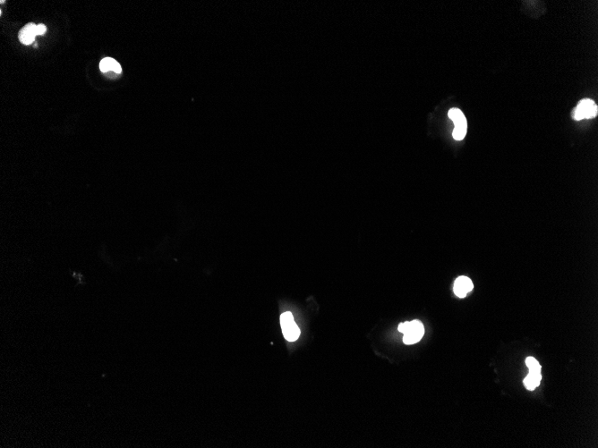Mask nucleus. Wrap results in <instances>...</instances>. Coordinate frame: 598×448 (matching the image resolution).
Listing matches in <instances>:
<instances>
[{
	"mask_svg": "<svg viewBox=\"0 0 598 448\" xmlns=\"http://www.w3.org/2000/svg\"><path fill=\"white\" fill-rule=\"evenodd\" d=\"M399 331L402 333L403 342L406 344H414L418 343L424 334V328L419 321H407L399 325Z\"/></svg>",
	"mask_w": 598,
	"mask_h": 448,
	"instance_id": "1",
	"label": "nucleus"
},
{
	"mask_svg": "<svg viewBox=\"0 0 598 448\" xmlns=\"http://www.w3.org/2000/svg\"><path fill=\"white\" fill-rule=\"evenodd\" d=\"M448 115L454 124V130L452 132L453 138L457 141H461L465 138L467 130L466 117L458 108H451Z\"/></svg>",
	"mask_w": 598,
	"mask_h": 448,
	"instance_id": "2",
	"label": "nucleus"
},
{
	"mask_svg": "<svg viewBox=\"0 0 598 448\" xmlns=\"http://www.w3.org/2000/svg\"><path fill=\"white\" fill-rule=\"evenodd\" d=\"M280 326L283 332V336L287 341L294 342L298 339L300 336V329L297 325L295 324L294 317L291 312L287 311L281 314L280 316Z\"/></svg>",
	"mask_w": 598,
	"mask_h": 448,
	"instance_id": "3",
	"label": "nucleus"
},
{
	"mask_svg": "<svg viewBox=\"0 0 598 448\" xmlns=\"http://www.w3.org/2000/svg\"><path fill=\"white\" fill-rule=\"evenodd\" d=\"M597 106L594 104V101L589 99H585L579 102L577 108H574L572 112V116L575 120L585 119V118H593L597 116Z\"/></svg>",
	"mask_w": 598,
	"mask_h": 448,
	"instance_id": "4",
	"label": "nucleus"
},
{
	"mask_svg": "<svg viewBox=\"0 0 598 448\" xmlns=\"http://www.w3.org/2000/svg\"><path fill=\"white\" fill-rule=\"evenodd\" d=\"M474 288L473 283L470 278L461 276L456 279L454 283V294L459 298L466 297V294Z\"/></svg>",
	"mask_w": 598,
	"mask_h": 448,
	"instance_id": "5",
	"label": "nucleus"
},
{
	"mask_svg": "<svg viewBox=\"0 0 598 448\" xmlns=\"http://www.w3.org/2000/svg\"><path fill=\"white\" fill-rule=\"evenodd\" d=\"M37 36V25L34 23H30L22 28L18 34L20 42L24 45H31L34 41Z\"/></svg>",
	"mask_w": 598,
	"mask_h": 448,
	"instance_id": "6",
	"label": "nucleus"
},
{
	"mask_svg": "<svg viewBox=\"0 0 598 448\" xmlns=\"http://www.w3.org/2000/svg\"><path fill=\"white\" fill-rule=\"evenodd\" d=\"M100 69L102 73L107 74L109 72H114L115 74H121L122 68L118 63L113 58H103L100 63Z\"/></svg>",
	"mask_w": 598,
	"mask_h": 448,
	"instance_id": "7",
	"label": "nucleus"
},
{
	"mask_svg": "<svg viewBox=\"0 0 598 448\" xmlns=\"http://www.w3.org/2000/svg\"><path fill=\"white\" fill-rule=\"evenodd\" d=\"M542 379L541 373H528L525 378L524 386L528 390L532 391L536 389V387L539 386Z\"/></svg>",
	"mask_w": 598,
	"mask_h": 448,
	"instance_id": "8",
	"label": "nucleus"
},
{
	"mask_svg": "<svg viewBox=\"0 0 598 448\" xmlns=\"http://www.w3.org/2000/svg\"><path fill=\"white\" fill-rule=\"evenodd\" d=\"M526 364L529 370V373H541V366L535 358L528 357L526 359Z\"/></svg>",
	"mask_w": 598,
	"mask_h": 448,
	"instance_id": "9",
	"label": "nucleus"
},
{
	"mask_svg": "<svg viewBox=\"0 0 598 448\" xmlns=\"http://www.w3.org/2000/svg\"><path fill=\"white\" fill-rule=\"evenodd\" d=\"M46 31H47V27L44 24H38L37 25V35L45 34Z\"/></svg>",
	"mask_w": 598,
	"mask_h": 448,
	"instance_id": "10",
	"label": "nucleus"
}]
</instances>
